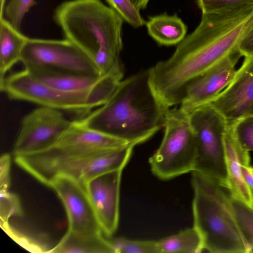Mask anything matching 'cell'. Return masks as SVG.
Here are the masks:
<instances>
[{
	"instance_id": "83f0119b",
	"label": "cell",
	"mask_w": 253,
	"mask_h": 253,
	"mask_svg": "<svg viewBox=\"0 0 253 253\" xmlns=\"http://www.w3.org/2000/svg\"><path fill=\"white\" fill-rule=\"evenodd\" d=\"M22 214L23 211L18 197L10 192L8 190H0V222H8L11 216H19Z\"/></svg>"
},
{
	"instance_id": "7c38bea8",
	"label": "cell",
	"mask_w": 253,
	"mask_h": 253,
	"mask_svg": "<svg viewBox=\"0 0 253 253\" xmlns=\"http://www.w3.org/2000/svg\"><path fill=\"white\" fill-rule=\"evenodd\" d=\"M61 200L68 220V231L81 235L103 233L84 187L70 176H55L48 186Z\"/></svg>"
},
{
	"instance_id": "e575fe53",
	"label": "cell",
	"mask_w": 253,
	"mask_h": 253,
	"mask_svg": "<svg viewBox=\"0 0 253 253\" xmlns=\"http://www.w3.org/2000/svg\"><path fill=\"white\" fill-rule=\"evenodd\" d=\"M253 253V248H252V249H251V252H250V253Z\"/></svg>"
},
{
	"instance_id": "484cf974",
	"label": "cell",
	"mask_w": 253,
	"mask_h": 253,
	"mask_svg": "<svg viewBox=\"0 0 253 253\" xmlns=\"http://www.w3.org/2000/svg\"><path fill=\"white\" fill-rule=\"evenodd\" d=\"M105 0L111 8L132 27L139 28L146 24V22L140 15V10L135 6L131 0Z\"/></svg>"
},
{
	"instance_id": "603a6c76",
	"label": "cell",
	"mask_w": 253,
	"mask_h": 253,
	"mask_svg": "<svg viewBox=\"0 0 253 253\" xmlns=\"http://www.w3.org/2000/svg\"><path fill=\"white\" fill-rule=\"evenodd\" d=\"M114 253H160L158 241L122 237L109 239Z\"/></svg>"
},
{
	"instance_id": "8992f818",
	"label": "cell",
	"mask_w": 253,
	"mask_h": 253,
	"mask_svg": "<svg viewBox=\"0 0 253 253\" xmlns=\"http://www.w3.org/2000/svg\"><path fill=\"white\" fill-rule=\"evenodd\" d=\"M135 145L126 146L76 157L47 161H30L17 158L15 163L41 183L48 186L56 175L72 177L83 186L91 178L101 173L123 169Z\"/></svg>"
},
{
	"instance_id": "f1b7e54d",
	"label": "cell",
	"mask_w": 253,
	"mask_h": 253,
	"mask_svg": "<svg viewBox=\"0 0 253 253\" xmlns=\"http://www.w3.org/2000/svg\"><path fill=\"white\" fill-rule=\"evenodd\" d=\"M202 13L231 10L253 2V0H197Z\"/></svg>"
},
{
	"instance_id": "ac0fdd59",
	"label": "cell",
	"mask_w": 253,
	"mask_h": 253,
	"mask_svg": "<svg viewBox=\"0 0 253 253\" xmlns=\"http://www.w3.org/2000/svg\"><path fill=\"white\" fill-rule=\"evenodd\" d=\"M148 33L159 44H178L186 37L187 27L176 14H162L149 17L146 23Z\"/></svg>"
},
{
	"instance_id": "44dd1931",
	"label": "cell",
	"mask_w": 253,
	"mask_h": 253,
	"mask_svg": "<svg viewBox=\"0 0 253 253\" xmlns=\"http://www.w3.org/2000/svg\"><path fill=\"white\" fill-rule=\"evenodd\" d=\"M31 75L41 82L53 87L63 91L72 92L83 91L91 89L102 77L75 75Z\"/></svg>"
},
{
	"instance_id": "3957f363",
	"label": "cell",
	"mask_w": 253,
	"mask_h": 253,
	"mask_svg": "<svg viewBox=\"0 0 253 253\" xmlns=\"http://www.w3.org/2000/svg\"><path fill=\"white\" fill-rule=\"evenodd\" d=\"M193 226L203 249L212 253H250L234 216L230 196L213 179L192 171Z\"/></svg>"
},
{
	"instance_id": "d4e9b609",
	"label": "cell",
	"mask_w": 253,
	"mask_h": 253,
	"mask_svg": "<svg viewBox=\"0 0 253 253\" xmlns=\"http://www.w3.org/2000/svg\"><path fill=\"white\" fill-rule=\"evenodd\" d=\"M0 224L2 230L12 239L24 249L30 252L49 253V252L52 249L38 239L16 230L9 224L8 222H0Z\"/></svg>"
},
{
	"instance_id": "9a60e30c",
	"label": "cell",
	"mask_w": 253,
	"mask_h": 253,
	"mask_svg": "<svg viewBox=\"0 0 253 253\" xmlns=\"http://www.w3.org/2000/svg\"><path fill=\"white\" fill-rule=\"evenodd\" d=\"M210 104L228 124L253 113V55L245 57L231 82Z\"/></svg>"
},
{
	"instance_id": "1f68e13d",
	"label": "cell",
	"mask_w": 253,
	"mask_h": 253,
	"mask_svg": "<svg viewBox=\"0 0 253 253\" xmlns=\"http://www.w3.org/2000/svg\"><path fill=\"white\" fill-rule=\"evenodd\" d=\"M242 174L243 179L250 189L251 191H253V172L252 171L250 164H244L241 167Z\"/></svg>"
},
{
	"instance_id": "5bb4252c",
	"label": "cell",
	"mask_w": 253,
	"mask_h": 253,
	"mask_svg": "<svg viewBox=\"0 0 253 253\" xmlns=\"http://www.w3.org/2000/svg\"><path fill=\"white\" fill-rule=\"evenodd\" d=\"M122 171L114 170L97 175L84 186L103 233L107 237L112 236L118 227Z\"/></svg>"
},
{
	"instance_id": "277c9868",
	"label": "cell",
	"mask_w": 253,
	"mask_h": 253,
	"mask_svg": "<svg viewBox=\"0 0 253 253\" xmlns=\"http://www.w3.org/2000/svg\"><path fill=\"white\" fill-rule=\"evenodd\" d=\"M53 19L65 39L78 46L92 60L102 50L119 56L123 46L124 19L100 0L65 1L56 7Z\"/></svg>"
},
{
	"instance_id": "8d00e7d4",
	"label": "cell",
	"mask_w": 253,
	"mask_h": 253,
	"mask_svg": "<svg viewBox=\"0 0 253 253\" xmlns=\"http://www.w3.org/2000/svg\"><path fill=\"white\" fill-rule=\"evenodd\" d=\"M252 196H253V191H252Z\"/></svg>"
},
{
	"instance_id": "9c48e42d",
	"label": "cell",
	"mask_w": 253,
	"mask_h": 253,
	"mask_svg": "<svg viewBox=\"0 0 253 253\" xmlns=\"http://www.w3.org/2000/svg\"><path fill=\"white\" fill-rule=\"evenodd\" d=\"M197 143L193 171L210 177L225 187L227 170L223 141L228 123L211 104L189 114Z\"/></svg>"
},
{
	"instance_id": "4316f807",
	"label": "cell",
	"mask_w": 253,
	"mask_h": 253,
	"mask_svg": "<svg viewBox=\"0 0 253 253\" xmlns=\"http://www.w3.org/2000/svg\"><path fill=\"white\" fill-rule=\"evenodd\" d=\"M36 4L35 0H10L5 6L4 15L15 28L20 30L25 14Z\"/></svg>"
},
{
	"instance_id": "f546056e",
	"label": "cell",
	"mask_w": 253,
	"mask_h": 253,
	"mask_svg": "<svg viewBox=\"0 0 253 253\" xmlns=\"http://www.w3.org/2000/svg\"><path fill=\"white\" fill-rule=\"evenodd\" d=\"M11 157L9 154H2L0 158V190H8L10 186Z\"/></svg>"
},
{
	"instance_id": "d6a6232c",
	"label": "cell",
	"mask_w": 253,
	"mask_h": 253,
	"mask_svg": "<svg viewBox=\"0 0 253 253\" xmlns=\"http://www.w3.org/2000/svg\"><path fill=\"white\" fill-rule=\"evenodd\" d=\"M135 6L138 9H144L147 7L149 0H131Z\"/></svg>"
},
{
	"instance_id": "d590c367",
	"label": "cell",
	"mask_w": 253,
	"mask_h": 253,
	"mask_svg": "<svg viewBox=\"0 0 253 253\" xmlns=\"http://www.w3.org/2000/svg\"><path fill=\"white\" fill-rule=\"evenodd\" d=\"M251 169H252V172H253V167H251Z\"/></svg>"
},
{
	"instance_id": "30bf717a",
	"label": "cell",
	"mask_w": 253,
	"mask_h": 253,
	"mask_svg": "<svg viewBox=\"0 0 253 253\" xmlns=\"http://www.w3.org/2000/svg\"><path fill=\"white\" fill-rule=\"evenodd\" d=\"M128 144L124 140L89 129L75 121L50 147L15 156L31 161L52 160L90 154Z\"/></svg>"
},
{
	"instance_id": "cb8c5ba5",
	"label": "cell",
	"mask_w": 253,
	"mask_h": 253,
	"mask_svg": "<svg viewBox=\"0 0 253 253\" xmlns=\"http://www.w3.org/2000/svg\"><path fill=\"white\" fill-rule=\"evenodd\" d=\"M234 137L246 151H253V113L229 124Z\"/></svg>"
},
{
	"instance_id": "4fadbf2b",
	"label": "cell",
	"mask_w": 253,
	"mask_h": 253,
	"mask_svg": "<svg viewBox=\"0 0 253 253\" xmlns=\"http://www.w3.org/2000/svg\"><path fill=\"white\" fill-rule=\"evenodd\" d=\"M241 56L239 50L235 51L194 79L187 86L179 108L189 114L211 103L231 82Z\"/></svg>"
},
{
	"instance_id": "7402d4cb",
	"label": "cell",
	"mask_w": 253,
	"mask_h": 253,
	"mask_svg": "<svg viewBox=\"0 0 253 253\" xmlns=\"http://www.w3.org/2000/svg\"><path fill=\"white\" fill-rule=\"evenodd\" d=\"M230 203L237 224L251 250L253 248V207L231 196Z\"/></svg>"
},
{
	"instance_id": "52a82bcc",
	"label": "cell",
	"mask_w": 253,
	"mask_h": 253,
	"mask_svg": "<svg viewBox=\"0 0 253 253\" xmlns=\"http://www.w3.org/2000/svg\"><path fill=\"white\" fill-rule=\"evenodd\" d=\"M161 143L149 159L153 174L169 180L192 172L197 154V143L189 114L179 108H169L164 126Z\"/></svg>"
},
{
	"instance_id": "e0dca14e",
	"label": "cell",
	"mask_w": 253,
	"mask_h": 253,
	"mask_svg": "<svg viewBox=\"0 0 253 253\" xmlns=\"http://www.w3.org/2000/svg\"><path fill=\"white\" fill-rule=\"evenodd\" d=\"M28 39L4 16L0 18V83L12 67L21 61Z\"/></svg>"
},
{
	"instance_id": "6da1fadb",
	"label": "cell",
	"mask_w": 253,
	"mask_h": 253,
	"mask_svg": "<svg viewBox=\"0 0 253 253\" xmlns=\"http://www.w3.org/2000/svg\"><path fill=\"white\" fill-rule=\"evenodd\" d=\"M253 27V2L231 10L202 13L195 30L168 59L150 68L157 95L168 107L180 104L188 84L226 57Z\"/></svg>"
},
{
	"instance_id": "7a4b0ae2",
	"label": "cell",
	"mask_w": 253,
	"mask_h": 253,
	"mask_svg": "<svg viewBox=\"0 0 253 253\" xmlns=\"http://www.w3.org/2000/svg\"><path fill=\"white\" fill-rule=\"evenodd\" d=\"M169 109L153 87L149 68L122 80L106 102L78 121L136 145L164 127Z\"/></svg>"
},
{
	"instance_id": "2e32d148",
	"label": "cell",
	"mask_w": 253,
	"mask_h": 253,
	"mask_svg": "<svg viewBox=\"0 0 253 253\" xmlns=\"http://www.w3.org/2000/svg\"><path fill=\"white\" fill-rule=\"evenodd\" d=\"M223 141L227 170L225 188L231 197L253 207L252 191L243 179L241 170L243 164H250L249 152L238 143L229 124L224 133Z\"/></svg>"
},
{
	"instance_id": "d6986e66",
	"label": "cell",
	"mask_w": 253,
	"mask_h": 253,
	"mask_svg": "<svg viewBox=\"0 0 253 253\" xmlns=\"http://www.w3.org/2000/svg\"><path fill=\"white\" fill-rule=\"evenodd\" d=\"M103 234L81 235L67 231L49 253H114Z\"/></svg>"
},
{
	"instance_id": "ffe728a7",
	"label": "cell",
	"mask_w": 253,
	"mask_h": 253,
	"mask_svg": "<svg viewBox=\"0 0 253 253\" xmlns=\"http://www.w3.org/2000/svg\"><path fill=\"white\" fill-rule=\"evenodd\" d=\"M157 241L160 253H197L204 250L201 235L194 226Z\"/></svg>"
},
{
	"instance_id": "836d02e7",
	"label": "cell",
	"mask_w": 253,
	"mask_h": 253,
	"mask_svg": "<svg viewBox=\"0 0 253 253\" xmlns=\"http://www.w3.org/2000/svg\"><path fill=\"white\" fill-rule=\"evenodd\" d=\"M6 1V0H0V8L1 11H3L4 10Z\"/></svg>"
},
{
	"instance_id": "4dcf8cb0",
	"label": "cell",
	"mask_w": 253,
	"mask_h": 253,
	"mask_svg": "<svg viewBox=\"0 0 253 253\" xmlns=\"http://www.w3.org/2000/svg\"><path fill=\"white\" fill-rule=\"evenodd\" d=\"M238 50L244 57L253 55V27L247 33L241 41Z\"/></svg>"
},
{
	"instance_id": "8fae6325",
	"label": "cell",
	"mask_w": 253,
	"mask_h": 253,
	"mask_svg": "<svg viewBox=\"0 0 253 253\" xmlns=\"http://www.w3.org/2000/svg\"><path fill=\"white\" fill-rule=\"evenodd\" d=\"M61 111L40 106L23 119L14 145L13 156L37 152L52 145L70 126Z\"/></svg>"
},
{
	"instance_id": "5b68a950",
	"label": "cell",
	"mask_w": 253,
	"mask_h": 253,
	"mask_svg": "<svg viewBox=\"0 0 253 253\" xmlns=\"http://www.w3.org/2000/svg\"><path fill=\"white\" fill-rule=\"evenodd\" d=\"M0 89L11 99L84 115L103 105L113 92L112 85L104 79H100L90 90L66 91L41 82L25 70L5 77Z\"/></svg>"
},
{
	"instance_id": "ba28073f",
	"label": "cell",
	"mask_w": 253,
	"mask_h": 253,
	"mask_svg": "<svg viewBox=\"0 0 253 253\" xmlns=\"http://www.w3.org/2000/svg\"><path fill=\"white\" fill-rule=\"evenodd\" d=\"M21 62L31 75H75L101 77L90 58L71 42L29 38Z\"/></svg>"
}]
</instances>
